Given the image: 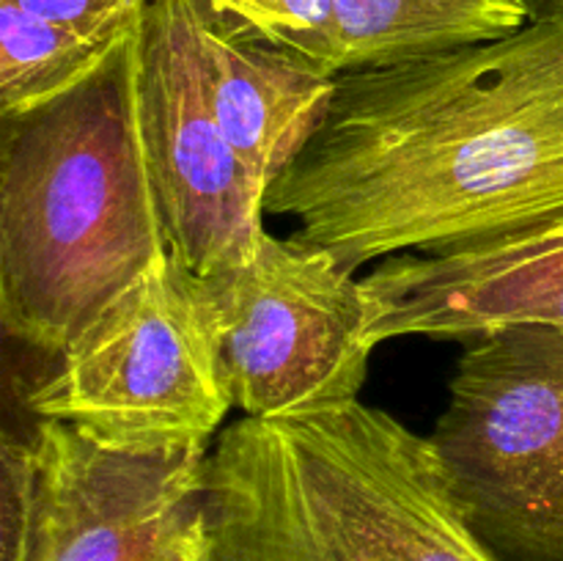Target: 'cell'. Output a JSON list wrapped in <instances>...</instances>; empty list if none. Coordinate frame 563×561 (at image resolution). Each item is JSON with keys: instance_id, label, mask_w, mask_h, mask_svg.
<instances>
[{"instance_id": "1", "label": "cell", "mask_w": 563, "mask_h": 561, "mask_svg": "<svg viewBox=\"0 0 563 561\" xmlns=\"http://www.w3.org/2000/svg\"><path fill=\"white\" fill-rule=\"evenodd\" d=\"M264 209L352 270L563 218V16L335 75L322 124Z\"/></svg>"}, {"instance_id": "2", "label": "cell", "mask_w": 563, "mask_h": 561, "mask_svg": "<svg viewBox=\"0 0 563 561\" xmlns=\"http://www.w3.org/2000/svg\"><path fill=\"white\" fill-rule=\"evenodd\" d=\"M170 253L137 91V25L77 88L3 119L0 317L60 358Z\"/></svg>"}, {"instance_id": "3", "label": "cell", "mask_w": 563, "mask_h": 561, "mask_svg": "<svg viewBox=\"0 0 563 561\" xmlns=\"http://www.w3.org/2000/svg\"><path fill=\"white\" fill-rule=\"evenodd\" d=\"M203 561H498L432 438L361 399L223 427Z\"/></svg>"}, {"instance_id": "4", "label": "cell", "mask_w": 563, "mask_h": 561, "mask_svg": "<svg viewBox=\"0 0 563 561\" xmlns=\"http://www.w3.org/2000/svg\"><path fill=\"white\" fill-rule=\"evenodd\" d=\"M27 407L110 449L154 451L218 438L234 402L201 275L168 253L33 385Z\"/></svg>"}, {"instance_id": "5", "label": "cell", "mask_w": 563, "mask_h": 561, "mask_svg": "<svg viewBox=\"0 0 563 561\" xmlns=\"http://www.w3.org/2000/svg\"><path fill=\"white\" fill-rule=\"evenodd\" d=\"M498 561H563V372L531 328L471 341L429 435Z\"/></svg>"}, {"instance_id": "6", "label": "cell", "mask_w": 563, "mask_h": 561, "mask_svg": "<svg viewBox=\"0 0 563 561\" xmlns=\"http://www.w3.org/2000/svg\"><path fill=\"white\" fill-rule=\"evenodd\" d=\"M231 402L286 418L357 399L372 346L355 270L302 237L267 231L251 262L203 278Z\"/></svg>"}, {"instance_id": "7", "label": "cell", "mask_w": 563, "mask_h": 561, "mask_svg": "<svg viewBox=\"0 0 563 561\" xmlns=\"http://www.w3.org/2000/svg\"><path fill=\"white\" fill-rule=\"evenodd\" d=\"M196 0H146L137 16L143 141L170 253L196 275L251 262L267 187L220 127L203 86Z\"/></svg>"}, {"instance_id": "8", "label": "cell", "mask_w": 563, "mask_h": 561, "mask_svg": "<svg viewBox=\"0 0 563 561\" xmlns=\"http://www.w3.org/2000/svg\"><path fill=\"white\" fill-rule=\"evenodd\" d=\"M27 561H201L209 443L126 451L66 421L33 429Z\"/></svg>"}, {"instance_id": "9", "label": "cell", "mask_w": 563, "mask_h": 561, "mask_svg": "<svg viewBox=\"0 0 563 561\" xmlns=\"http://www.w3.org/2000/svg\"><path fill=\"white\" fill-rule=\"evenodd\" d=\"M363 341H471L515 328L563 336V218L438 256L401 253L361 278Z\"/></svg>"}, {"instance_id": "10", "label": "cell", "mask_w": 563, "mask_h": 561, "mask_svg": "<svg viewBox=\"0 0 563 561\" xmlns=\"http://www.w3.org/2000/svg\"><path fill=\"white\" fill-rule=\"evenodd\" d=\"M203 86L220 127L269 190L322 124L335 77L196 0Z\"/></svg>"}, {"instance_id": "11", "label": "cell", "mask_w": 563, "mask_h": 561, "mask_svg": "<svg viewBox=\"0 0 563 561\" xmlns=\"http://www.w3.org/2000/svg\"><path fill=\"white\" fill-rule=\"evenodd\" d=\"M531 20L526 0H333L335 75L495 42Z\"/></svg>"}, {"instance_id": "12", "label": "cell", "mask_w": 563, "mask_h": 561, "mask_svg": "<svg viewBox=\"0 0 563 561\" xmlns=\"http://www.w3.org/2000/svg\"><path fill=\"white\" fill-rule=\"evenodd\" d=\"M130 33L88 36L0 0V116H25L69 94L86 82Z\"/></svg>"}, {"instance_id": "13", "label": "cell", "mask_w": 563, "mask_h": 561, "mask_svg": "<svg viewBox=\"0 0 563 561\" xmlns=\"http://www.w3.org/2000/svg\"><path fill=\"white\" fill-rule=\"evenodd\" d=\"M203 3L335 77L333 0H203Z\"/></svg>"}, {"instance_id": "14", "label": "cell", "mask_w": 563, "mask_h": 561, "mask_svg": "<svg viewBox=\"0 0 563 561\" xmlns=\"http://www.w3.org/2000/svg\"><path fill=\"white\" fill-rule=\"evenodd\" d=\"M0 561H27L33 493H36V451L33 440L3 435L0 451Z\"/></svg>"}, {"instance_id": "15", "label": "cell", "mask_w": 563, "mask_h": 561, "mask_svg": "<svg viewBox=\"0 0 563 561\" xmlns=\"http://www.w3.org/2000/svg\"><path fill=\"white\" fill-rule=\"evenodd\" d=\"M88 36H124L146 0H3Z\"/></svg>"}, {"instance_id": "16", "label": "cell", "mask_w": 563, "mask_h": 561, "mask_svg": "<svg viewBox=\"0 0 563 561\" xmlns=\"http://www.w3.org/2000/svg\"><path fill=\"white\" fill-rule=\"evenodd\" d=\"M531 330L537 333V339L542 341L544 350L550 352V358L559 363L561 372H563V336L555 333V330H548V328H531Z\"/></svg>"}, {"instance_id": "17", "label": "cell", "mask_w": 563, "mask_h": 561, "mask_svg": "<svg viewBox=\"0 0 563 561\" xmlns=\"http://www.w3.org/2000/svg\"><path fill=\"white\" fill-rule=\"evenodd\" d=\"M533 16H563V0H526Z\"/></svg>"}, {"instance_id": "18", "label": "cell", "mask_w": 563, "mask_h": 561, "mask_svg": "<svg viewBox=\"0 0 563 561\" xmlns=\"http://www.w3.org/2000/svg\"><path fill=\"white\" fill-rule=\"evenodd\" d=\"M201 561H203V559H201Z\"/></svg>"}]
</instances>
